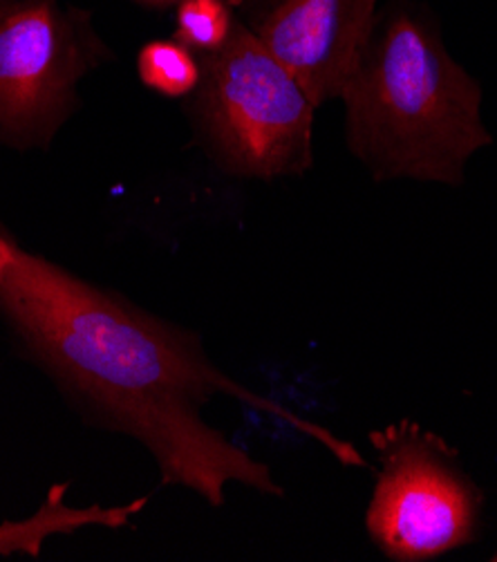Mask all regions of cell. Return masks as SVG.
I'll list each match as a JSON object with an SVG mask.
<instances>
[{"label": "cell", "instance_id": "9c48e42d", "mask_svg": "<svg viewBox=\"0 0 497 562\" xmlns=\"http://www.w3.org/2000/svg\"><path fill=\"white\" fill-rule=\"evenodd\" d=\"M234 30L229 10L219 0H184L178 12V38L182 45L215 52Z\"/></svg>", "mask_w": 497, "mask_h": 562}, {"label": "cell", "instance_id": "5b68a950", "mask_svg": "<svg viewBox=\"0 0 497 562\" xmlns=\"http://www.w3.org/2000/svg\"><path fill=\"white\" fill-rule=\"evenodd\" d=\"M101 56L90 27L54 0H0V142L49 144Z\"/></svg>", "mask_w": 497, "mask_h": 562}, {"label": "cell", "instance_id": "30bf717a", "mask_svg": "<svg viewBox=\"0 0 497 562\" xmlns=\"http://www.w3.org/2000/svg\"><path fill=\"white\" fill-rule=\"evenodd\" d=\"M150 3H169V0H150Z\"/></svg>", "mask_w": 497, "mask_h": 562}, {"label": "cell", "instance_id": "52a82bcc", "mask_svg": "<svg viewBox=\"0 0 497 562\" xmlns=\"http://www.w3.org/2000/svg\"><path fill=\"white\" fill-rule=\"evenodd\" d=\"M68 491L70 484H52L32 516L0 522V555L23 553L36 558L45 542L57 536H70L83 529H122L148 504V497H139L115 507H101V504L75 507L68 504Z\"/></svg>", "mask_w": 497, "mask_h": 562}, {"label": "cell", "instance_id": "6da1fadb", "mask_svg": "<svg viewBox=\"0 0 497 562\" xmlns=\"http://www.w3.org/2000/svg\"><path fill=\"white\" fill-rule=\"evenodd\" d=\"M0 314L32 361L90 422L139 441L161 486L189 488L211 507H223L231 482L262 495L285 493L264 462L204 422L202 408L215 395L281 417L341 464L368 469L348 439L225 374L195 331L23 249L5 232Z\"/></svg>", "mask_w": 497, "mask_h": 562}, {"label": "cell", "instance_id": "8992f818", "mask_svg": "<svg viewBox=\"0 0 497 562\" xmlns=\"http://www.w3.org/2000/svg\"><path fill=\"white\" fill-rule=\"evenodd\" d=\"M376 21V0H251L249 32L316 108L339 99Z\"/></svg>", "mask_w": 497, "mask_h": 562}, {"label": "cell", "instance_id": "3957f363", "mask_svg": "<svg viewBox=\"0 0 497 562\" xmlns=\"http://www.w3.org/2000/svg\"><path fill=\"white\" fill-rule=\"evenodd\" d=\"M195 90L202 135L229 173L273 180L312 166L318 108L247 25L234 23L225 45L208 52Z\"/></svg>", "mask_w": 497, "mask_h": 562}, {"label": "cell", "instance_id": "7a4b0ae2", "mask_svg": "<svg viewBox=\"0 0 497 562\" xmlns=\"http://www.w3.org/2000/svg\"><path fill=\"white\" fill-rule=\"evenodd\" d=\"M339 99L348 146L376 182L460 187L471 157L493 142L479 83L406 10L376 14Z\"/></svg>", "mask_w": 497, "mask_h": 562}, {"label": "cell", "instance_id": "ba28073f", "mask_svg": "<svg viewBox=\"0 0 497 562\" xmlns=\"http://www.w3.org/2000/svg\"><path fill=\"white\" fill-rule=\"evenodd\" d=\"M142 81L163 97L191 94L202 77V68L182 43L155 41L139 54Z\"/></svg>", "mask_w": 497, "mask_h": 562}, {"label": "cell", "instance_id": "277c9868", "mask_svg": "<svg viewBox=\"0 0 497 562\" xmlns=\"http://www.w3.org/2000/svg\"><path fill=\"white\" fill-rule=\"evenodd\" d=\"M368 437L379 471L365 529L385 558L426 562L477 540L484 491L462 467L458 448L413 419Z\"/></svg>", "mask_w": 497, "mask_h": 562}]
</instances>
